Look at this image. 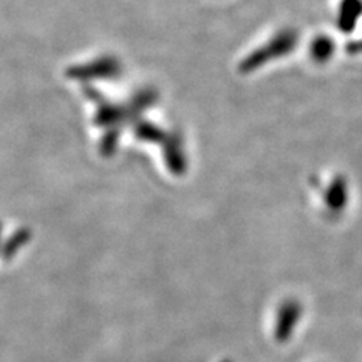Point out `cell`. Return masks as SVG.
I'll return each mask as SVG.
<instances>
[{
	"label": "cell",
	"mask_w": 362,
	"mask_h": 362,
	"mask_svg": "<svg viewBox=\"0 0 362 362\" xmlns=\"http://www.w3.org/2000/svg\"><path fill=\"white\" fill-rule=\"evenodd\" d=\"M313 53L317 59H326L332 53V44L329 40H319L313 44Z\"/></svg>",
	"instance_id": "obj_1"
}]
</instances>
